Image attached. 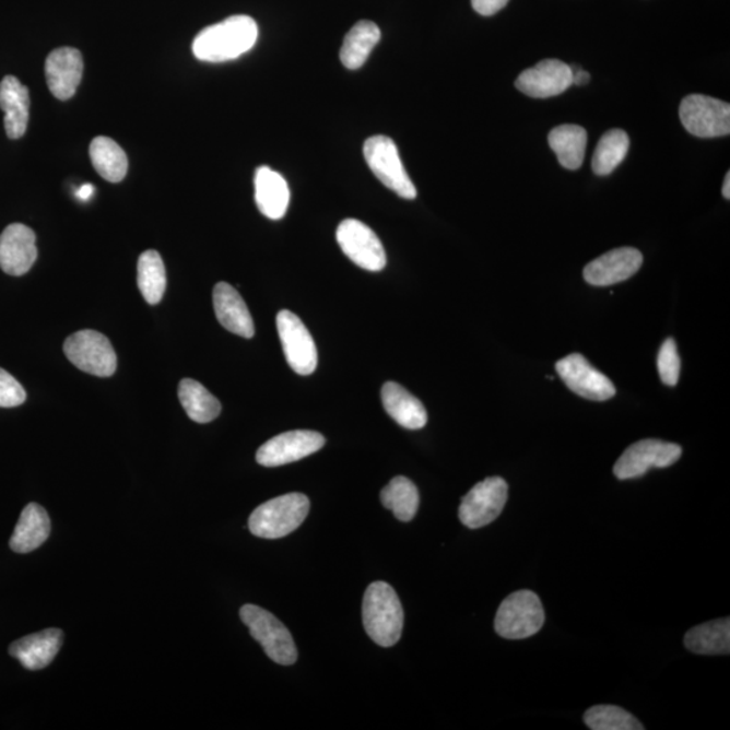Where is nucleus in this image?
I'll use <instances>...</instances> for the list:
<instances>
[{"label":"nucleus","instance_id":"nucleus-1","mask_svg":"<svg viewBox=\"0 0 730 730\" xmlns=\"http://www.w3.org/2000/svg\"><path fill=\"white\" fill-rule=\"evenodd\" d=\"M259 37V27L248 15H233L198 34L192 52L198 60L224 62L249 52Z\"/></svg>","mask_w":730,"mask_h":730},{"label":"nucleus","instance_id":"nucleus-2","mask_svg":"<svg viewBox=\"0 0 730 730\" xmlns=\"http://www.w3.org/2000/svg\"><path fill=\"white\" fill-rule=\"evenodd\" d=\"M365 632L380 647L396 646L402 636L403 609L396 590L386 581H375L363 600Z\"/></svg>","mask_w":730,"mask_h":730},{"label":"nucleus","instance_id":"nucleus-3","mask_svg":"<svg viewBox=\"0 0 730 730\" xmlns=\"http://www.w3.org/2000/svg\"><path fill=\"white\" fill-rule=\"evenodd\" d=\"M309 510L310 501L304 494L278 496L255 509L249 517L248 527L250 533L261 539L286 538L304 523Z\"/></svg>","mask_w":730,"mask_h":730},{"label":"nucleus","instance_id":"nucleus-4","mask_svg":"<svg viewBox=\"0 0 730 730\" xmlns=\"http://www.w3.org/2000/svg\"><path fill=\"white\" fill-rule=\"evenodd\" d=\"M545 621L543 603L533 591L513 592L501 603L495 617V632L509 640H523L541 631Z\"/></svg>","mask_w":730,"mask_h":730},{"label":"nucleus","instance_id":"nucleus-5","mask_svg":"<svg viewBox=\"0 0 730 730\" xmlns=\"http://www.w3.org/2000/svg\"><path fill=\"white\" fill-rule=\"evenodd\" d=\"M239 617L255 640L260 643L268 658L282 666L295 663L298 651L293 636L275 615L256 604H245L239 610Z\"/></svg>","mask_w":730,"mask_h":730},{"label":"nucleus","instance_id":"nucleus-6","mask_svg":"<svg viewBox=\"0 0 730 730\" xmlns=\"http://www.w3.org/2000/svg\"><path fill=\"white\" fill-rule=\"evenodd\" d=\"M364 157L376 178L387 188L403 199L417 197V190L403 167L396 142L390 137H369L364 144Z\"/></svg>","mask_w":730,"mask_h":730},{"label":"nucleus","instance_id":"nucleus-7","mask_svg":"<svg viewBox=\"0 0 730 730\" xmlns=\"http://www.w3.org/2000/svg\"><path fill=\"white\" fill-rule=\"evenodd\" d=\"M64 353L84 373L108 378L117 370L116 351L106 335L95 330H80L66 340Z\"/></svg>","mask_w":730,"mask_h":730},{"label":"nucleus","instance_id":"nucleus-8","mask_svg":"<svg viewBox=\"0 0 730 730\" xmlns=\"http://www.w3.org/2000/svg\"><path fill=\"white\" fill-rule=\"evenodd\" d=\"M684 129L699 139H716L730 133V106L706 95H688L679 108Z\"/></svg>","mask_w":730,"mask_h":730},{"label":"nucleus","instance_id":"nucleus-9","mask_svg":"<svg viewBox=\"0 0 730 730\" xmlns=\"http://www.w3.org/2000/svg\"><path fill=\"white\" fill-rule=\"evenodd\" d=\"M509 495L505 479L493 476L484 479L470 490L461 499L459 518L464 527L481 529L499 517Z\"/></svg>","mask_w":730,"mask_h":730},{"label":"nucleus","instance_id":"nucleus-10","mask_svg":"<svg viewBox=\"0 0 730 730\" xmlns=\"http://www.w3.org/2000/svg\"><path fill=\"white\" fill-rule=\"evenodd\" d=\"M682 456V448L674 443L661 440L637 441L625 450L614 464V475L620 481L640 478L651 469H667L675 464Z\"/></svg>","mask_w":730,"mask_h":730},{"label":"nucleus","instance_id":"nucleus-11","mask_svg":"<svg viewBox=\"0 0 730 730\" xmlns=\"http://www.w3.org/2000/svg\"><path fill=\"white\" fill-rule=\"evenodd\" d=\"M276 327L290 367L298 375H311L317 368L318 353L305 323L294 313L282 310L278 314Z\"/></svg>","mask_w":730,"mask_h":730},{"label":"nucleus","instance_id":"nucleus-12","mask_svg":"<svg viewBox=\"0 0 730 730\" xmlns=\"http://www.w3.org/2000/svg\"><path fill=\"white\" fill-rule=\"evenodd\" d=\"M335 236H338L342 252L363 270L378 272L386 267L387 258L384 245H381L375 232L363 222L357 220L342 221Z\"/></svg>","mask_w":730,"mask_h":730},{"label":"nucleus","instance_id":"nucleus-13","mask_svg":"<svg viewBox=\"0 0 730 730\" xmlns=\"http://www.w3.org/2000/svg\"><path fill=\"white\" fill-rule=\"evenodd\" d=\"M556 370L576 396L597 402L608 401L615 396L613 381L579 353H573L557 362Z\"/></svg>","mask_w":730,"mask_h":730},{"label":"nucleus","instance_id":"nucleus-14","mask_svg":"<svg viewBox=\"0 0 730 730\" xmlns=\"http://www.w3.org/2000/svg\"><path fill=\"white\" fill-rule=\"evenodd\" d=\"M323 445L325 437L318 432H286L262 444L256 460L262 467L286 466L318 452Z\"/></svg>","mask_w":730,"mask_h":730},{"label":"nucleus","instance_id":"nucleus-15","mask_svg":"<svg viewBox=\"0 0 730 730\" xmlns=\"http://www.w3.org/2000/svg\"><path fill=\"white\" fill-rule=\"evenodd\" d=\"M572 85V67L556 59L541 60L538 66L525 70L516 82L521 93L539 99L561 95Z\"/></svg>","mask_w":730,"mask_h":730},{"label":"nucleus","instance_id":"nucleus-16","mask_svg":"<svg viewBox=\"0 0 730 730\" xmlns=\"http://www.w3.org/2000/svg\"><path fill=\"white\" fill-rule=\"evenodd\" d=\"M641 266L643 255L637 249L619 248L587 264L584 276L591 286L608 287L627 281Z\"/></svg>","mask_w":730,"mask_h":730},{"label":"nucleus","instance_id":"nucleus-17","mask_svg":"<svg viewBox=\"0 0 730 730\" xmlns=\"http://www.w3.org/2000/svg\"><path fill=\"white\" fill-rule=\"evenodd\" d=\"M36 235L26 225L13 224L0 236V268L11 276L31 271L37 260Z\"/></svg>","mask_w":730,"mask_h":730},{"label":"nucleus","instance_id":"nucleus-18","mask_svg":"<svg viewBox=\"0 0 730 730\" xmlns=\"http://www.w3.org/2000/svg\"><path fill=\"white\" fill-rule=\"evenodd\" d=\"M83 68V57L78 49H55L45 62V76L50 93L60 101L71 99L82 82Z\"/></svg>","mask_w":730,"mask_h":730},{"label":"nucleus","instance_id":"nucleus-19","mask_svg":"<svg viewBox=\"0 0 730 730\" xmlns=\"http://www.w3.org/2000/svg\"><path fill=\"white\" fill-rule=\"evenodd\" d=\"M213 302L215 316L222 327L244 339L254 338V318L235 287L225 282L216 284L213 291Z\"/></svg>","mask_w":730,"mask_h":730},{"label":"nucleus","instance_id":"nucleus-20","mask_svg":"<svg viewBox=\"0 0 730 730\" xmlns=\"http://www.w3.org/2000/svg\"><path fill=\"white\" fill-rule=\"evenodd\" d=\"M62 640L64 635L60 629L34 633L11 644L10 655L27 670H43L52 663L56 655L60 652Z\"/></svg>","mask_w":730,"mask_h":730},{"label":"nucleus","instance_id":"nucleus-21","mask_svg":"<svg viewBox=\"0 0 730 730\" xmlns=\"http://www.w3.org/2000/svg\"><path fill=\"white\" fill-rule=\"evenodd\" d=\"M31 96L19 79L5 76L0 82V108L4 113V129L10 139H21L26 133Z\"/></svg>","mask_w":730,"mask_h":730},{"label":"nucleus","instance_id":"nucleus-22","mask_svg":"<svg viewBox=\"0 0 730 730\" xmlns=\"http://www.w3.org/2000/svg\"><path fill=\"white\" fill-rule=\"evenodd\" d=\"M255 199L267 219H283L290 203L287 181L270 167H260L255 175Z\"/></svg>","mask_w":730,"mask_h":730},{"label":"nucleus","instance_id":"nucleus-23","mask_svg":"<svg viewBox=\"0 0 730 730\" xmlns=\"http://www.w3.org/2000/svg\"><path fill=\"white\" fill-rule=\"evenodd\" d=\"M385 410L397 424L410 431L422 429L427 422L424 404L401 385L387 381L381 389Z\"/></svg>","mask_w":730,"mask_h":730},{"label":"nucleus","instance_id":"nucleus-24","mask_svg":"<svg viewBox=\"0 0 730 730\" xmlns=\"http://www.w3.org/2000/svg\"><path fill=\"white\" fill-rule=\"evenodd\" d=\"M50 534V518L47 510L37 504H28L20 517L10 539V548L16 553L37 550Z\"/></svg>","mask_w":730,"mask_h":730},{"label":"nucleus","instance_id":"nucleus-25","mask_svg":"<svg viewBox=\"0 0 730 730\" xmlns=\"http://www.w3.org/2000/svg\"><path fill=\"white\" fill-rule=\"evenodd\" d=\"M684 646L698 655H729L730 620L720 619L692 627L684 636Z\"/></svg>","mask_w":730,"mask_h":730},{"label":"nucleus","instance_id":"nucleus-26","mask_svg":"<svg viewBox=\"0 0 730 730\" xmlns=\"http://www.w3.org/2000/svg\"><path fill=\"white\" fill-rule=\"evenodd\" d=\"M378 25L370 21H361L346 34L342 44L340 60L348 70H358L367 61L373 49L380 42Z\"/></svg>","mask_w":730,"mask_h":730},{"label":"nucleus","instance_id":"nucleus-27","mask_svg":"<svg viewBox=\"0 0 730 730\" xmlns=\"http://www.w3.org/2000/svg\"><path fill=\"white\" fill-rule=\"evenodd\" d=\"M548 141L563 168L576 170L581 167L587 145V131L584 128L579 125H561L551 131Z\"/></svg>","mask_w":730,"mask_h":730},{"label":"nucleus","instance_id":"nucleus-28","mask_svg":"<svg viewBox=\"0 0 730 730\" xmlns=\"http://www.w3.org/2000/svg\"><path fill=\"white\" fill-rule=\"evenodd\" d=\"M90 158L96 173L111 182H119L128 174V157L122 148L108 137H96L90 145Z\"/></svg>","mask_w":730,"mask_h":730},{"label":"nucleus","instance_id":"nucleus-29","mask_svg":"<svg viewBox=\"0 0 730 730\" xmlns=\"http://www.w3.org/2000/svg\"><path fill=\"white\" fill-rule=\"evenodd\" d=\"M179 399L188 417L198 424H209L219 417L221 403L207 387L193 379H182L179 385Z\"/></svg>","mask_w":730,"mask_h":730},{"label":"nucleus","instance_id":"nucleus-30","mask_svg":"<svg viewBox=\"0 0 730 730\" xmlns=\"http://www.w3.org/2000/svg\"><path fill=\"white\" fill-rule=\"evenodd\" d=\"M380 501L399 521L410 522L419 511V488L410 479L397 476L381 490Z\"/></svg>","mask_w":730,"mask_h":730},{"label":"nucleus","instance_id":"nucleus-31","mask_svg":"<svg viewBox=\"0 0 730 730\" xmlns=\"http://www.w3.org/2000/svg\"><path fill=\"white\" fill-rule=\"evenodd\" d=\"M137 283L148 304L157 305L162 302L167 287V275L162 256L156 250H146L140 256Z\"/></svg>","mask_w":730,"mask_h":730},{"label":"nucleus","instance_id":"nucleus-32","mask_svg":"<svg viewBox=\"0 0 730 730\" xmlns=\"http://www.w3.org/2000/svg\"><path fill=\"white\" fill-rule=\"evenodd\" d=\"M629 151V137L624 130L614 129L602 136L592 157V170L597 175L607 176L613 173Z\"/></svg>","mask_w":730,"mask_h":730},{"label":"nucleus","instance_id":"nucleus-33","mask_svg":"<svg viewBox=\"0 0 730 730\" xmlns=\"http://www.w3.org/2000/svg\"><path fill=\"white\" fill-rule=\"evenodd\" d=\"M586 726L592 730H643L641 722L623 709L613 705H598L585 713Z\"/></svg>","mask_w":730,"mask_h":730},{"label":"nucleus","instance_id":"nucleus-34","mask_svg":"<svg viewBox=\"0 0 730 730\" xmlns=\"http://www.w3.org/2000/svg\"><path fill=\"white\" fill-rule=\"evenodd\" d=\"M658 370L660 379L666 386H676L679 375H681V357H679L674 339H667L661 345L658 356Z\"/></svg>","mask_w":730,"mask_h":730},{"label":"nucleus","instance_id":"nucleus-35","mask_svg":"<svg viewBox=\"0 0 730 730\" xmlns=\"http://www.w3.org/2000/svg\"><path fill=\"white\" fill-rule=\"evenodd\" d=\"M26 401V391L8 370L0 368V408H15Z\"/></svg>","mask_w":730,"mask_h":730},{"label":"nucleus","instance_id":"nucleus-36","mask_svg":"<svg viewBox=\"0 0 730 730\" xmlns=\"http://www.w3.org/2000/svg\"><path fill=\"white\" fill-rule=\"evenodd\" d=\"M473 10L484 16H492L504 9L509 0H471Z\"/></svg>","mask_w":730,"mask_h":730},{"label":"nucleus","instance_id":"nucleus-37","mask_svg":"<svg viewBox=\"0 0 730 730\" xmlns=\"http://www.w3.org/2000/svg\"><path fill=\"white\" fill-rule=\"evenodd\" d=\"M573 71V84L575 85H585L590 82V73L584 70H580L578 67H572Z\"/></svg>","mask_w":730,"mask_h":730},{"label":"nucleus","instance_id":"nucleus-38","mask_svg":"<svg viewBox=\"0 0 730 730\" xmlns=\"http://www.w3.org/2000/svg\"><path fill=\"white\" fill-rule=\"evenodd\" d=\"M95 188L93 185H83L76 191V197L80 201H89L91 197L94 196Z\"/></svg>","mask_w":730,"mask_h":730},{"label":"nucleus","instance_id":"nucleus-39","mask_svg":"<svg viewBox=\"0 0 730 730\" xmlns=\"http://www.w3.org/2000/svg\"><path fill=\"white\" fill-rule=\"evenodd\" d=\"M722 196L723 198L730 199V174H727L726 181H723V187H722Z\"/></svg>","mask_w":730,"mask_h":730}]
</instances>
